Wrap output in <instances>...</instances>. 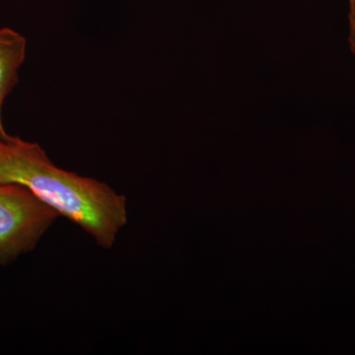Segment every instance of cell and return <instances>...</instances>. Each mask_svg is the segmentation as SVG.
<instances>
[{
	"label": "cell",
	"mask_w": 355,
	"mask_h": 355,
	"mask_svg": "<svg viewBox=\"0 0 355 355\" xmlns=\"http://www.w3.org/2000/svg\"><path fill=\"white\" fill-rule=\"evenodd\" d=\"M349 48L355 58V0H349Z\"/></svg>",
	"instance_id": "4"
},
{
	"label": "cell",
	"mask_w": 355,
	"mask_h": 355,
	"mask_svg": "<svg viewBox=\"0 0 355 355\" xmlns=\"http://www.w3.org/2000/svg\"><path fill=\"white\" fill-rule=\"evenodd\" d=\"M58 216L24 187L0 184V265L32 251Z\"/></svg>",
	"instance_id": "2"
},
{
	"label": "cell",
	"mask_w": 355,
	"mask_h": 355,
	"mask_svg": "<svg viewBox=\"0 0 355 355\" xmlns=\"http://www.w3.org/2000/svg\"><path fill=\"white\" fill-rule=\"evenodd\" d=\"M27 53V40L9 28H0V140L9 137L2 123V106L19 79Z\"/></svg>",
	"instance_id": "3"
},
{
	"label": "cell",
	"mask_w": 355,
	"mask_h": 355,
	"mask_svg": "<svg viewBox=\"0 0 355 355\" xmlns=\"http://www.w3.org/2000/svg\"><path fill=\"white\" fill-rule=\"evenodd\" d=\"M0 184L24 187L109 250L128 223L127 198L109 184L58 167L36 142L0 140Z\"/></svg>",
	"instance_id": "1"
}]
</instances>
